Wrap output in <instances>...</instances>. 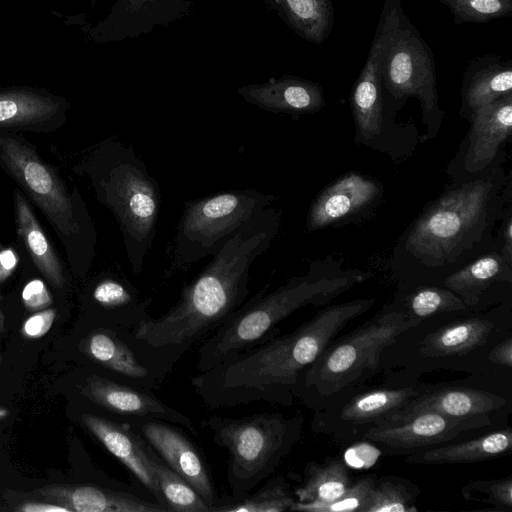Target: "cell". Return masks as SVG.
<instances>
[{
    "label": "cell",
    "instance_id": "5",
    "mask_svg": "<svg viewBox=\"0 0 512 512\" xmlns=\"http://www.w3.org/2000/svg\"><path fill=\"white\" fill-rule=\"evenodd\" d=\"M369 275L356 268H342V261L328 257L313 261L301 276L289 278L266 293L267 282L198 348L196 369L205 372L279 334L278 324L296 310L326 306Z\"/></svg>",
    "mask_w": 512,
    "mask_h": 512
},
{
    "label": "cell",
    "instance_id": "14",
    "mask_svg": "<svg viewBox=\"0 0 512 512\" xmlns=\"http://www.w3.org/2000/svg\"><path fill=\"white\" fill-rule=\"evenodd\" d=\"M498 423V419L488 416L455 418L435 412H418L388 418L372 427L364 440L376 444L386 455L407 456L467 439V436H477L483 429Z\"/></svg>",
    "mask_w": 512,
    "mask_h": 512
},
{
    "label": "cell",
    "instance_id": "29",
    "mask_svg": "<svg viewBox=\"0 0 512 512\" xmlns=\"http://www.w3.org/2000/svg\"><path fill=\"white\" fill-rule=\"evenodd\" d=\"M91 298L96 306L110 314L117 330L131 333L151 318L152 298L142 296L121 270L104 274L95 283Z\"/></svg>",
    "mask_w": 512,
    "mask_h": 512
},
{
    "label": "cell",
    "instance_id": "16",
    "mask_svg": "<svg viewBox=\"0 0 512 512\" xmlns=\"http://www.w3.org/2000/svg\"><path fill=\"white\" fill-rule=\"evenodd\" d=\"M447 173L453 183L475 178L504 161L501 152L512 134V93L480 108Z\"/></svg>",
    "mask_w": 512,
    "mask_h": 512
},
{
    "label": "cell",
    "instance_id": "23",
    "mask_svg": "<svg viewBox=\"0 0 512 512\" xmlns=\"http://www.w3.org/2000/svg\"><path fill=\"white\" fill-rule=\"evenodd\" d=\"M441 286L454 292L471 311L488 309L501 303L492 292L512 286V260L496 247L448 275Z\"/></svg>",
    "mask_w": 512,
    "mask_h": 512
},
{
    "label": "cell",
    "instance_id": "47",
    "mask_svg": "<svg viewBox=\"0 0 512 512\" xmlns=\"http://www.w3.org/2000/svg\"><path fill=\"white\" fill-rule=\"evenodd\" d=\"M3 329H4V317H3L2 311L0 309V335L3 332Z\"/></svg>",
    "mask_w": 512,
    "mask_h": 512
},
{
    "label": "cell",
    "instance_id": "43",
    "mask_svg": "<svg viewBox=\"0 0 512 512\" xmlns=\"http://www.w3.org/2000/svg\"><path fill=\"white\" fill-rule=\"evenodd\" d=\"M496 243L501 252L512 260V210L504 215L496 231Z\"/></svg>",
    "mask_w": 512,
    "mask_h": 512
},
{
    "label": "cell",
    "instance_id": "10",
    "mask_svg": "<svg viewBox=\"0 0 512 512\" xmlns=\"http://www.w3.org/2000/svg\"><path fill=\"white\" fill-rule=\"evenodd\" d=\"M0 165L41 209L55 230L81 238L94 246L95 233L89 217L80 214L53 168L21 136L0 132Z\"/></svg>",
    "mask_w": 512,
    "mask_h": 512
},
{
    "label": "cell",
    "instance_id": "3",
    "mask_svg": "<svg viewBox=\"0 0 512 512\" xmlns=\"http://www.w3.org/2000/svg\"><path fill=\"white\" fill-rule=\"evenodd\" d=\"M376 299L326 305L294 331L242 352L190 379L211 409L265 402L290 406L302 374L347 325L369 311Z\"/></svg>",
    "mask_w": 512,
    "mask_h": 512
},
{
    "label": "cell",
    "instance_id": "9",
    "mask_svg": "<svg viewBox=\"0 0 512 512\" xmlns=\"http://www.w3.org/2000/svg\"><path fill=\"white\" fill-rule=\"evenodd\" d=\"M276 199L273 194L246 188L186 201L166 250L163 279L185 273L201 259L218 253Z\"/></svg>",
    "mask_w": 512,
    "mask_h": 512
},
{
    "label": "cell",
    "instance_id": "45",
    "mask_svg": "<svg viewBox=\"0 0 512 512\" xmlns=\"http://www.w3.org/2000/svg\"><path fill=\"white\" fill-rule=\"evenodd\" d=\"M19 510L25 512H71L70 509L59 504L55 505L36 502L25 503L19 508Z\"/></svg>",
    "mask_w": 512,
    "mask_h": 512
},
{
    "label": "cell",
    "instance_id": "26",
    "mask_svg": "<svg viewBox=\"0 0 512 512\" xmlns=\"http://www.w3.org/2000/svg\"><path fill=\"white\" fill-rule=\"evenodd\" d=\"M237 93L247 102L271 113L292 117L313 114L323 108L325 98L319 83L292 75L245 85Z\"/></svg>",
    "mask_w": 512,
    "mask_h": 512
},
{
    "label": "cell",
    "instance_id": "42",
    "mask_svg": "<svg viewBox=\"0 0 512 512\" xmlns=\"http://www.w3.org/2000/svg\"><path fill=\"white\" fill-rule=\"evenodd\" d=\"M490 364L498 369H512V335H509L492 347L488 354Z\"/></svg>",
    "mask_w": 512,
    "mask_h": 512
},
{
    "label": "cell",
    "instance_id": "39",
    "mask_svg": "<svg viewBox=\"0 0 512 512\" xmlns=\"http://www.w3.org/2000/svg\"><path fill=\"white\" fill-rule=\"evenodd\" d=\"M467 501L483 502L501 512H512V475L490 480H473L461 488Z\"/></svg>",
    "mask_w": 512,
    "mask_h": 512
},
{
    "label": "cell",
    "instance_id": "20",
    "mask_svg": "<svg viewBox=\"0 0 512 512\" xmlns=\"http://www.w3.org/2000/svg\"><path fill=\"white\" fill-rule=\"evenodd\" d=\"M81 391L91 402L124 418V422L146 418L160 419L198 435L189 416L163 402L152 390L93 374L85 379Z\"/></svg>",
    "mask_w": 512,
    "mask_h": 512
},
{
    "label": "cell",
    "instance_id": "15",
    "mask_svg": "<svg viewBox=\"0 0 512 512\" xmlns=\"http://www.w3.org/2000/svg\"><path fill=\"white\" fill-rule=\"evenodd\" d=\"M511 391V378L498 376L470 375L461 381L426 384L393 416L435 412L455 418L488 416L506 420L511 412Z\"/></svg>",
    "mask_w": 512,
    "mask_h": 512
},
{
    "label": "cell",
    "instance_id": "19",
    "mask_svg": "<svg viewBox=\"0 0 512 512\" xmlns=\"http://www.w3.org/2000/svg\"><path fill=\"white\" fill-rule=\"evenodd\" d=\"M91 3L94 6L95 0ZM194 5V0H115L102 20L82 30L99 44L136 38L188 16Z\"/></svg>",
    "mask_w": 512,
    "mask_h": 512
},
{
    "label": "cell",
    "instance_id": "46",
    "mask_svg": "<svg viewBox=\"0 0 512 512\" xmlns=\"http://www.w3.org/2000/svg\"><path fill=\"white\" fill-rule=\"evenodd\" d=\"M9 414V412L3 408V407H0V420L7 417Z\"/></svg>",
    "mask_w": 512,
    "mask_h": 512
},
{
    "label": "cell",
    "instance_id": "35",
    "mask_svg": "<svg viewBox=\"0 0 512 512\" xmlns=\"http://www.w3.org/2000/svg\"><path fill=\"white\" fill-rule=\"evenodd\" d=\"M148 454L161 496L169 512H211L198 492L168 467L149 444Z\"/></svg>",
    "mask_w": 512,
    "mask_h": 512
},
{
    "label": "cell",
    "instance_id": "31",
    "mask_svg": "<svg viewBox=\"0 0 512 512\" xmlns=\"http://www.w3.org/2000/svg\"><path fill=\"white\" fill-rule=\"evenodd\" d=\"M15 218L18 235L32 261L55 288L65 282L62 263L22 193L14 190Z\"/></svg>",
    "mask_w": 512,
    "mask_h": 512
},
{
    "label": "cell",
    "instance_id": "25",
    "mask_svg": "<svg viewBox=\"0 0 512 512\" xmlns=\"http://www.w3.org/2000/svg\"><path fill=\"white\" fill-rule=\"evenodd\" d=\"M69 107L65 98L45 88L0 87V129L41 130L55 126Z\"/></svg>",
    "mask_w": 512,
    "mask_h": 512
},
{
    "label": "cell",
    "instance_id": "41",
    "mask_svg": "<svg viewBox=\"0 0 512 512\" xmlns=\"http://www.w3.org/2000/svg\"><path fill=\"white\" fill-rule=\"evenodd\" d=\"M55 317V309H46L33 314L23 325V335L28 338L42 337L50 330Z\"/></svg>",
    "mask_w": 512,
    "mask_h": 512
},
{
    "label": "cell",
    "instance_id": "36",
    "mask_svg": "<svg viewBox=\"0 0 512 512\" xmlns=\"http://www.w3.org/2000/svg\"><path fill=\"white\" fill-rule=\"evenodd\" d=\"M420 488L396 475L376 476L364 512H418Z\"/></svg>",
    "mask_w": 512,
    "mask_h": 512
},
{
    "label": "cell",
    "instance_id": "18",
    "mask_svg": "<svg viewBox=\"0 0 512 512\" xmlns=\"http://www.w3.org/2000/svg\"><path fill=\"white\" fill-rule=\"evenodd\" d=\"M383 194L377 179L354 171L345 173L313 199L306 230L314 232L360 220L379 205Z\"/></svg>",
    "mask_w": 512,
    "mask_h": 512
},
{
    "label": "cell",
    "instance_id": "12",
    "mask_svg": "<svg viewBox=\"0 0 512 512\" xmlns=\"http://www.w3.org/2000/svg\"><path fill=\"white\" fill-rule=\"evenodd\" d=\"M426 387L408 385H361L313 411L311 431L333 441L350 445L364 440L365 434L398 413Z\"/></svg>",
    "mask_w": 512,
    "mask_h": 512
},
{
    "label": "cell",
    "instance_id": "17",
    "mask_svg": "<svg viewBox=\"0 0 512 512\" xmlns=\"http://www.w3.org/2000/svg\"><path fill=\"white\" fill-rule=\"evenodd\" d=\"M127 423L168 467L198 492L212 512L219 496L202 452L186 434L160 419L146 418Z\"/></svg>",
    "mask_w": 512,
    "mask_h": 512
},
{
    "label": "cell",
    "instance_id": "21",
    "mask_svg": "<svg viewBox=\"0 0 512 512\" xmlns=\"http://www.w3.org/2000/svg\"><path fill=\"white\" fill-rule=\"evenodd\" d=\"M129 334L111 329L93 331L82 341L81 349L91 361L115 374L120 382L156 389L167 373L137 350Z\"/></svg>",
    "mask_w": 512,
    "mask_h": 512
},
{
    "label": "cell",
    "instance_id": "34",
    "mask_svg": "<svg viewBox=\"0 0 512 512\" xmlns=\"http://www.w3.org/2000/svg\"><path fill=\"white\" fill-rule=\"evenodd\" d=\"M296 501L286 479L274 476L266 479L256 491L241 498L219 497L212 512H292Z\"/></svg>",
    "mask_w": 512,
    "mask_h": 512
},
{
    "label": "cell",
    "instance_id": "4",
    "mask_svg": "<svg viewBox=\"0 0 512 512\" xmlns=\"http://www.w3.org/2000/svg\"><path fill=\"white\" fill-rule=\"evenodd\" d=\"M512 335L511 298L481 311L465 310L423 320L404 330L380 355L389 385H408L436 371L510 377L492 366V347Z\"/></svg>",
    "mask_w": 512,
    "mask_h": 512
},
{
    "label": "cell",
    "instance_id": "40",
    "mask_svg": "<svg viewBox=\"0 0 512 512\" xmlns=\"http://www.w3.org/2000/svg\"><path fill=\"white\" fill-rule=\"evenodd\" d=\"M24 306L29 311H39L52 303L51 295L43 281L35 279L26 284L22 291Z\"/></svg>",
    "mask_w": 512,
    "mask_h": 512
},
{
    "label": "cell",
    "instance_id": "30",
    "mask_svg": "<svg viewBox=\"0 0 512 512\" xmlns=\"http://www.w3.org/2000/svg\"><path fill=\"white\" fill-rule=\"evenodd\" d=\"M301 38L323 43L334 24L332 0H262Z\"/></svg>",
    "mask_w": 512,
    "mask_h": 512
},
{
    "label": "cell",
    "instance_id": "44",
    "mask_svg": "<svg viewBox=\"0 0 512 512\" xmlns=\"http://www.w3.org/2000/svg\"><path fill=\"white\" fill-rule=\"evenodd\" d=\"M18 256L12 248L0 251V283L4 282L16 269Z\"/></svg>",
    "mask_w": 512,
    "mask_h": 512
},
{
    "label": "cell",
    "instance_id": "7",
    "mask_svg": "<svg viewBox=\"0 0 512 512\" xmlns=\"http://www.w3.org/2000/svg\"><path fill=\"white\" fill-rule=\"evenodd\" d=\"M420 323L392 301L356 329L337 336L302 374L295 399L308 409L328 403L378 375L380 355L404 330Z\"/></svg>",
    "mask_w": 512,
    "mask_h": 512
},
{
    "label": "cell",
    "instance_id": "32",
    "mask_svg": "<svg viewBox=\"0 0 512 512\" xmlns=\"http://www.w3.org/2000/svg\"><path fill=\"white\" fill-rule=\"evenodd\" d=\"M353 482L344 460L327 456L322 462L309 461L294 496L301 503H328L342 496Z\"/></svg>",
    "mask_w": 512,
    "mask_h": 512
},
{
    "label": "cell",
    "instance_id": "11",
    "mask_svg": "<svg viewBox=\"0 0 512 512\" xmlns=\"http://www.w3.org/2000/svg\"><path fill=\"white\" fill-rule=\"evenodd\" d=\"M383 100L396 103L410 97L420 102L428 138L438 133L444 111L438 106L435 62L418 30L402 15L401 24L385 57L382 72Z\"/></svg>",
    "mask_w": 512,
    "mask_h": 512
},
{
    "label": "cell",
    "instance_id": "28",
    "mask_svg": "<svg viewBox=\"0 0 512 512\" xmlns=\"http://www.w3.org/2000/svg\"><path fill=\"white\" fill-rule=\"evenodd\" d=\"M511 93V61L496 55L477 57L463 74L460 115L470 121L480 108Z\"/></svg>",
    "mask_w": 512,
    "mask_h": 512
},
{
    "label": "cell",
    "instance_id": "8",
    "mask_svg": "<svg viewBox=\"0 0 512 512\" xmlns=\"http://www.w3.org/2000/svg\"><path fill=\"white\" fill-rule=\"evenodd\" d=\"M305 418L261 412L242 417L211 415L201 421L212 441L228 451L230 497L241 498L271 477L299 442Z\"/></svg>",
    "mask_w": 512,
    "mask_h": 512
},
{
    "label": "cell",
    "instance_id": "1",
    "mask_svg": "<svg viewBox=\"0 0 512 512\" xmlns=\"http://www.w3.org/2000/svg\"><path fill=\"white\" fill-rule=\"evenodd\" d=\"M502 163L453 183L401 234L389 259L397 292L441 285L448 275L498 247L496 231L511 208V179Z\"/></svg>",
    "mask_w": 512,
    "mask_h": 512
},
{
    "label": "cell",
    "instance_id": "6",
    "mask_svg": "<svg viewBox=\"0 0 512 512\" xmlns=\"http://www.w3.org/2000/svg\"><path fill=\"white\" fill-rule=\"evenodd\" d=\"M83 170L98 200L116 219L133 275L141 276L157 230L161 205L157 180L132 146L111 138L93 149Z\"/></svg>",
    "mask_w": 512,
    "mask_h": 512
},
{
    "label": "cell",
    "instance_id": "27",
    "mask_svg": "<svg viewBox=\"0 0 512 512\" xmlns=\"http://www.w3.org/2000/svg\"><path fill=\"white\" fill-rule=\"evenodd\" d=\"M511 451L512 428L507 425L462 441L438 445L407 455L404 461L417 465L472 464L501 458Z\"/></svg>",
    "mask_w": 512,
    "mask_h": 512
},
{
    "label": "cell",
    "instance_id": "33",
    "mask_svg": "<svg viewBox=\"0 0 512 512\" xmlns=\"http://www.w3.org/2000/svg\"><path fill=\"white\" fill-rule=\"evenodd\" d=\"M393 302L408 317L419 322L469 310L454 292L441 285H420L404 292H397Z\"/></svg>",
    "mask_w": 512,
    "mask_h": 512
},
{
    "label": "cell",
    "instance_id": "13",
    "mask_svg": "<svg viewBox=\"0 0 512 512\" xmlns=\"http://www.w3.org/2000/svg\"><path fill=\"white\" fill-rule=\"evenodd\" d=\"M403 14L400 0H385L365 64L352 87L350 106L357 145L384 150L382 72L387 51L398 32Z\"/></svg>",
    "mask_w": 512,
    "mask_h": 512
},
{
    "label": "cell",
    "instance_id": "24",
    "mask_svg": "<svg viewBox=\"0 0 512 512\" xmlns=\"http://www.w3.org/2000/svg\"><path fill=\"white\" fill-rule=\"evenodd\" d=\"M47 498L76 512H168L144 490L123 484L115 487L77 485L49 487Z\"/></svg>",
    "mask_w": 512,
    "mask_h": 512
},
{
    "label": "cell",
    "instance_id": "38",
    "mask_svg": "<svg viewBox=\"0 0 512 512\" xmlns=\"http://www.w3.org/2000/svg\"><path fill=\"white\" fill-rule=\"evenodd\" d=\"M447 6L456 24L487 23L510 17L512 0H435Z\"/></svg>",
    "mask_w": 512,
    "mask_h": 512
},
{
    "label": "cell",
    "instance_id": "2",
    "mask_svg": "<svg viewBox=\"0 0 512 512\" xmlns=\"http://www.w3.org/2000/svg\"><path fill=\"white\" fill-rule=\"evenodd\" d=\"M281 218V210L267 207L235 234L183 284L168 311L129 334L138 351L168 374L191 347L225 323L247 300L252 264L278 236Z\"/></svg>",
    "mask_w": 512,
    "mask_h": 512
},
{
    "label": "cell",
    "instance_id": "22",
    "mask_svg": "<svg viewBox=\"0 0 512 512\" xmlns=\"http://www.w3.org/2000/svg\"><path fill=\"white\" fill-rule=\"evenodd\" d=\"M81 421L99 442L128 469L141 488L169 512L153 473L148 444L130 427L129 423L112 421L92 413H82Z\"/></svg>",
    "mask_w": 512,
    "mask_h": 512
},
{
    "label": "cell",
    "instance_id": "37",
    "mask_svg": "<svg viewBox=\"0 0 512 512\" xmlns=\"http://www.w3.org/2000/svg\"><path fill=\"white\" fill-rule=\"evenodd\" d=\"M376 475L353 479L347 491L328 503H301L296 501L292 512H364Z\"/></svg>",
    "mask_w": 512,
    "mask_h": 512
}]
</instances>
